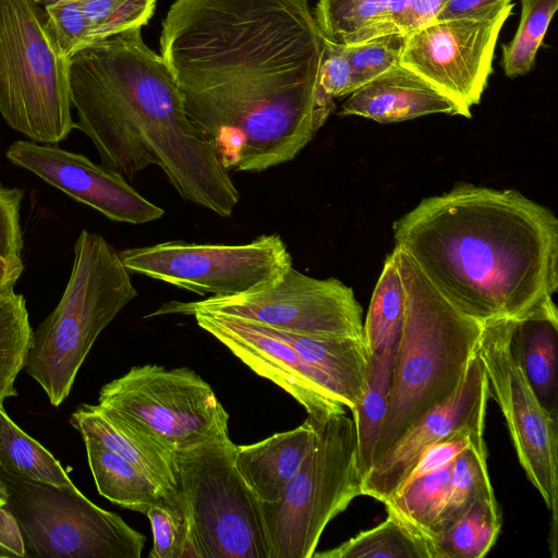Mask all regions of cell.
<instances>
[{
    "label": "cell",
    "mask_w": 558,
    "mask_h": 558,
    "mask_svg": "<svg viewBox=\"0 0 558 558\" xmlns=\"http://www.w3.org/2000/svg\"><path fill=\"white\" fill-rule=\"evenodd\" d=\"M324 47L310 0H174L159 36L187 118L240 172L293 160L325 124Z\"/></svg>",
    "instance_id": "1"
},
{
    "label": "cell",
    "mask_w": 558,
    "mask_h": 558,
    "mask_svg": "<svg viewBox=\"0 0 558 558\" xmlns=\"http://www.w3.org/2000/svg\"><path fill=\"white\" fill-rule=\"evenodd\" d=\"M405 253L456 307L482 322L521 319L558 288V219L520 192L460 184L392 225Z\"/></svg>",
    "instance_id": "2"
},
{
    "label": "cell",
    "mask_w": 558,
    "mask_h": 558,
    "mask_svg": "<svg viewBox=\"0 0 558 558\" xmlns=\"http://www.w3.org/2000/svg\"><path fill=\"white\" fill-rule=\"evenodd\" d=\"M76 128L106 168L128 181L159 167L185 201L229 217L240 193L211 145L187 118L163 58L129 29L70 58Z\"/></svg>",
    "instance_id": "3"
},
{
    "label": "cell",
    "mask_w": 558,
    "mask_h": 558,
    "mask_svg": "<svg viewBox=\"0 0 558 558\" xmlns=\"http://www.w3.org/2000/svg\"><path fill=\"white\" fill-rule=\"evenodd\" d=\"M393 250L405 289V312L373 464L421 416L456 392L476 355L484 326L450 303L405 253Z\"/></svg>",
    "instance_id": "4"
},
{
    "label": "cell",
    "mask_w": 558,
    "mask_h": 558,
    "mask_svg": "<svg viewBox=\"0 0 558 558\" xmlns=\"http://www.w3.org/2000/svg\"><path fill=\"white\" fill-rule=\"evenodd\" d=\"M136 296L118 251L100 234L83 230L64 292L33 331L23 367L52 405L66 399L97 337Z\"/></svg>",
    "instance_id": "5"
},
{
    "label": "cell",
    "mask_w": 558,
    "mask_h": 558,
    "mask_svg": "<svg viewBox=\"0 0 558 558\" xmlns=\"http://www.w3.org/2000/svg\"><path fill=\"white\" fill-rule=\"evenodd\" d=\"M70 59L36 0H0V116L28 140L57 145L72 118Z\"/></svg>",
    "instance_id": "6"
},
{
    "label": "cell",
    "mask_w": 558,
    "mask_h": 558,
    "mask_svg": "<svg viewBox=\"0 0 558 558\" xmlns=\"http://www.w3.org/2000/svg\"><path fill=\"white\" fill-rule=\"evenodd\" d=\"M229 414L211 434L174 451L197 558H269L259 501L234 464Z\"/></svg>",
    "instance_id": "7"
},
{
    "label": "cell",
    "mask_w": 558,
    "mask_h": 558,
    "mask_svg": "<svg viewBox=\"0 0 558 558\" xmlns=\"http://www.w3.org/2000/svg\"><path fill=\"white\" fill-rule=\"evenodd\" d=\"M353 420L317 425L313 448L280 500L259 502L269 558H312L327 524L362 495Z\"/></svg>",
    "instance_id": "8"
},
{
    "label": "cell",
    "mask_w": 558,
    "mask_h": 558,
    "mask_svg": "<svg viewBox=\"0 0 558 558\" xmlns=\"http://www.w3.org/2000/svg\"><path fill=\"white\" fill-rule=\"evenodd\" d=\"M0 498L20 529L24 558H140L145 547V535L73 484L39 482L0 465Z\"/></svg>",
    "instance_id": "9"
},
{
    "label": "cell",
    "mask_w": 558,
    "mask_h": 558,
    "mask_svg": "<svg viewBox=\"0 0 558 558\" xmlns=\"http://www.w3.org/2000/svg\"><path fill=\"white\" fill-rule=\"evenodd\" d=\"M513 319L485 322L476 354L486 373L489 397L507 423L519 462L549 511L548 544L557 555L558 417L538 400L512 349Z\"/></svg>",
    "instance_id": "10"
},
{
    "label": "cell",
    "mask_w": 558,
    "mask_h": 558,
    "mask_svg": "<svg viewBox=\"0 0 558 558\" xmlns=\"http://www.w3.org/2000/svg\"><path fill=\"white\" fill-rule=\"evenodd\" d=\"M217 314L320 338H363L362 306L335 278L317 279L291 266L269 286L202 301H169L145 316Z\"/></svg>",
    "instance_id": "11"
},
{
    "label": "cell",
    "mask_w": 558,
    "mask_h": 558,
    "mask_svg": "<svg viewBox=\"0 0 558 558\" xmlns=\"http://www.w3.org/2000/svg\"><path fill=\"white\" fill-rule=\"evenodd\" d=\"M118 253L130 272L208 298L264 288L292 266L288 247L277 233L264 234L243 244L175 240Z\"/></svg>",
    "instance_id": "12"
},
{
    "label": "cell",
    "mask_w": 558,
    "mask_h": 558,
    "mask_svg": "<svg viewBox=\"0 0 558 558\" xmlns=\"http://www.w3.org/2000/svg\"><path fill=\"white\" fill-rule=\"evenodd\" d=\"M98 405L138 425L172 450L208 437L228 413L210 385L187 367L133 366L99 391Z\"/></svg>",
    "instance_id": "13"
},
{
    "label": "cell",
    "mask_w": 558,
    "mask_h": 558,
    "mask_svg": "<svg viewBox=\"0 0 558 558\" xmlns=\"http://www.w3.org/2000/svg\"><path fill=\"white\" fill-rule=\"evenodd\" d=\"M512 9L494 19L434 21L405 36L400 64L471 118L493 71L499 33Z\"/></svg>",
    "instance_id": "14"
},
{
    "label": "cell",
    "mask_w": 558,
    "mask_h": 558,
    "mask_svg": "<svg viewBox=\"0 0 558 558\" xmlns=\"http://www.w3.org/2000/svg\"><path fill=\"white\" fill-rule=\"evenodd\" d=\"M5 156L11 163L31 171L112 221L142 225L158 220L165 214L120 173L82 154L20 140L9 146Z\"/></svg>",
    "instance_id": "15"
},
{
    "label": "cell",
    "mask_w": 558,
    "mask_h": 558,
    "mask_svg": "<svg viewBox=\"0 0 558 558\" xmlns=\"http://www.w3.org/2000/svg\"><path fill=\"white\" fill-rule=\"evenodd\" d=\"M193 316L252 371L293 397L316 425L345 413V407L324 386L317 372L276 329L226 315Z\"/></svg>",
    "instance_id": "16"
},
{
    "label": "cell",
    "mask_w": 558,
    "mask_h": 558,
    "mask_svg": "<svg viewBox=\"0 0 558 558\" xmlns=\"http://www.w3.org/2000/svg\"><path fill=\"white\" fill-rule=\"evenodd\" d=\"M488 398L486 373L476 354L456 392L421 416L371 466L362 480V495L385 502L399 489L426 447L460 429L484 430Z\"/></svg>",
    "instance_id": "17"
},
{
    "label": "cell",
    "mask_w": 558,
    "mask_h": 558,
    "mask_svg": "<svg viewBox=\"0 0 558 558\" xmlns=\"http://www.w3.org/2000/svg\"><path fill=\"white\" fill-rule=\"evenodd\" d=\"M433 113L460 116L451 100L418 75L398 64L351 93L339 114L391 123Z\"/></svg>",
    "instance_id": "18"
},
{
    "label": "cell",
    "mask_w": 558,
    "mask_h": 558,
    "mask_svg": "<svg viewBox=\"0 0 558 558\" xmlns=\"http://www.w3.org/2000/svg\"><path fill=\"white\" fill-rule=\"evenodd\" d=\"M71 424L135 465L167 492L178 490L174 450L138 425L97 405L82 404L71 415Z\"/></svg>",
    "instance_id": "19"
},
{
    "label": "cell",
    "mask_w": 558,
    "mask_h": 558,
    "mask_svg": "<svg viewBox=\"0 0 558 558\" xmlns=\"http://www.w3.org/2000/svg\"><path fill=\"white\" fill-rule=\"evenodd\" d=\"M317 425L307 417L298 427L258 442L236 445L234 464L259 502L281 499L314 446Z\"/></svg>",
    "instance_id": "20"
},
{
    "label": "cell",
    "mask_w": 558,
    "mask_h": 558,
    "mask_svg": "<svg viewBox=\"0 0 558 558\" xmlns=\"http://www.w3.org/2000/svg\"><path fill=\"white\" fill-rule=\"evenodd\" d=\"M276 330L317 372L324 386L345 408L356 407L371 368L364 338H320Z\"/></svg>",
    "instance_id": "21"
},
{
    "label": "cell",
    "mask_w": 558,
    "mask_h": 558,
    "mask_svg": "<svg viewBox=\"0 0 558 558\" xmlns=\"http://www.w3.org/2000/svg\"><path fill=\"white\" fill-rule=\"evenodd\" d=\"M558 311L549 300L524 318L513 320L511 344L541 403L557 412Z\"/></svg>",
    "instance_id": "22"
},
{
    "label": "cell",
    "mask_w": 558,
    "mask_h": 558,
    "mask_svg": "<svg viewBox=\"0 0 558 558\" xmlns=\"http://www.w3.org/2000/svg\"><path fill=\"white\" fill-rule=\"evenodd\" d=\"M83 440L97 490L111 502L145 514L170 494L98 441L87 436H83Z\"/></svg>",
    "instance_id": "23"
},
{
    "label": "cell",
    "mask_w": 558,
    "mask_h": 558,
    "mask_svg": "<svg viewBox=\"0 0 558 558\" xmlns=\"http://www.w3.org/2000/svg\"><path fill=\"white\" fill-rule=\"evenodd\" d=\"M398 339L371 355V368L364 392L354 409L356 460L362 480L369 471L375 447L385 420L390 391L392 362Z\"/></svg>",
    "instance_id": "24"
},
{
    "label": "cell",
    "mask_w": 558,
    "mask_h": 558,
    "mask_svg": "<svg viewBox=\"0 0 558 558\" xmlns=\"http://www.w3.org/2000/svg\"><path fill=\"white\" fill-rule=\"evenodd\" d=\"M388 4L389 0H317L313 14L325 39L350 46L397 33Z\"/></svg>",
    "instance_id": "25"
},
{
    "label": "cell",
    "mask_w": 558,
    "mask_h": 558,
    "mask_svg": "<svg viewBox=\"0 0 558 558\" xmlns=\"http://www.w3.org/2000/svg\"><path fill=\"white\" fill-rule=\"evenodd\" d=\"M493 495L484 434L477 435L452 461L447 500L434 523L430 543L457 523L476 500Z\"/></svg>",
    "instance_id": "26"
},
{
    "label": "cell",
    "mask_w": 558,
    "mask_h": 558,
    "mask_svg": "<svg viewBox=\"0 0 558 558\" xmlns=\"http://www.w3.org/2000/svg\"><path fill=\"white\" fill-rule=\"evenodd\" d=\"M451 466L452 461L405 484L384 502L388 514L401 521L428 546L434 523L447 500Z\"/></svg>",
    "instance_id": "27"
},
{
    "label": "cell",
    "mask_w": 558,
    "mask_h": 558,
    "mask_svg": "<svg viewBox=\"0 0 558 558\" xmlns=\"http://www.w3.org/2000/svg\"><path fill=\"white\" fill-rule=\"evenodd\" d=\"M501 523L495 495L481 498L430 543L432 558H482L495 545Z\"/></svg>",
    "instance_id": "28"
},
{
    "label": "cell",
    "mask_w": 558,
    "mask_h": 558,
    "mask_svg": "<svg viewBox=\"0 0 558 558\" xmlns=\"http://www.w3.org/2000/svg\"><path fill=\"white\" fill-rule=\"evenodd\" d=\"M315 558H432L428 544L388 514L378 525L362 531Z\"/></svg>",
    "instance_id": "29"
},
{
    "label": "cell",
    "mask_w": 558,
    "mask_h": 558,
    "mask_svg": "<svg viewBox=\"0 0 558 558\" xmlns=\"http://www.w3.org/2000/svg\"><path fill=\"white\" fill-rule=\"evenodd\" d=\"M404 312L405 289L393 250L385 260L363 325V338L371 355L399 338Z\"/></svg>",
    "instance_id": "30"
},
{
    "label": "cell",
    "mask_w": 558,
    "mask_h": 558,
    "mask_svg": "<svg viewBox=\"0 0 558 558\" xmlns=\"http://www.w3.org/2000/svg\"><path fill=\"white\" fill-rule=\"evenodd\" d=\"M0 465L5 470L57 486L72 485L58 460L24 433L0 405Z\"/></svg>",
    "instance_id": "31"
},
{
    "label": "cell",
    "mask_w": 558,
    "mask_h": 558,
    "mask_svg": "<svg viewBox=\"0 0 558 558\" xmlns=\"http://www.w3.org/2000/svg\"><path fill=\"white\" fill-rule=\"evenodd\" d=\"M32 336L24 295H0V405L17 395L14 383L24 367Z\"/></svg>",
    "instance_id": "32"
},
{
    "label": "cell",
    "mask_w": 558,
    "mask_h": 558,
    "mask_svg": "<svg viewBox=\"0 0 558 558\" xmlns=\"http://www.w3.org/2000/svg\"><path fill=\"white\" fill-rule=\"evenodd\" d=\"M521 17L513 38L502 45L501 66L505 75L513 78L527 74L534 66L558 0H520Z\"/></svg>",
    "instance_id": "33"
},
{
    "label": "cell",
    "mask_w": 558,
    "mask_h": 558,
    "mask_svg": "<svg viewBox=\"0 0 558 558\" xmlns=\"http://www.w3.org/2000/svg\"><path fill=\"white\" fill-rule=\"evenodd\" d=\"M153 532L149 558H197L181 489L166 495L145 513Z\"/></svg>",
    "instance_id": "34"
},
{
    "label": "cell",
    "mask_w": 558,
    "mask_h": 558,
    "mask_svg": "<svg viewBox=\"0 0 558 558\" xmlns=\"http://www.w3.org/2000/svg\"><path fill=\"white\" fill-rule=\"evenodd\" d=\"M405 36L390 33L364 43L342 46L352 69L355 89L400 64Z\"/></svg>",
    "instance_id": "35"
},
{
    "label": "cell",
    "mask_w": 558,
    "mask_h": 558,
    "mask_svg": "<svg viewBox=\"0 0 558 558\" xmlns=\"http://www.w3.org/2000/svg\"><path fill=\"white\" fill-rule=\"evenodd\" d=\"M44 9L60 49L70 59L86 46L89 31L81 0H58Z\"/></svg>",
    "instance_id": "36"
},
{
    "label": "cell",
    "mask_w": 558,
    "mask_h": 558,
    "mask_svg": "<svg viewBox=\"0 0 558 558\" xmlns=\"http://www.w3.org/2000/svg\"><path fill=\"white\" fill-rule=\"evenodd\" d=\"M354 90L352 69L342 46L325 39L318 77L320 101L335 109L333 99L349 96Z\"/></svg>",
    "instance_id": "37"
},
{
    "label": "cell",
    "mask_w": 558,
    "mask_h": 558,
    "mask_svg": "<svg viewBox=\"0 0 558 558\" xmlns=\"http://www.w3.org/2000/svg\"><path fill=\"white\" fill-rule=\"evenodd\" d=\"M483 434L482 429H460L445 439L429 445L423 450L399 488L450 463L471 445L475 436Z\"/></svg>",
    "instance_id": "38"
},
{
    "label": "cell",
    "mask_w": 558,
    "mask_h": 558,
    "mask_svg": "<svg viewBox=\"0 0 558 558\" xmlns=\"http://www.w3.org/2000/svg\"><path fill=\"white\" fill-rule=\"evenodd\" d=\"M24 191L0 184V255L21 257L24 246L20 223Z\"/></svg>",
    "instance_id": "39"
},
{
    "label": "cell",
    "mask_w": 558,
    "mask_h": 558,
    "mask_svg": "<svg viewBox=\"0 0 558 558\" xmlns=\"http://www.w3.org/2000/svg\"><path fill=\"white\" fill-rule=\"evenodd\" d=\"M447 0H389L391 23L404 36L435 21Z\"/></svg>",
    "instance_id": "40"
},
{
    "label": "cell",
    "mask_w": 558,
    "mask_h": 558,
    "mask_svg": "<svg viewBox=\"0 0 558 558\" xmlns=\"http://www.w3.org/2000/svg\"><path fill=\"white\" fill-rule=\"evenodd\" d=\"M512 8V0H447L435 21L494 19Z\"/></svg>",
    "instance_id": "41"
},
{
    "label": "cell",
    "mask_w": 558,
    "mask_h": 558,
    "mask_svg": "<svg viewBox=\"0 0 558 558\" xmlns=\"http://www.w3.org/2000/svg\"><path fill=\"white\" fill-rule=\"evenodd\" d=\"M141 0H81L82 10L87 21L89 36L114 15L129 17L135 13ZM85 46V47H86Z\"/></svg>",
    "instance_id": "42"
},
{
    "label": "cell",
    "mask_w": 558,
    "mask_h": 558,
    "mask_svg": "<svg viewBox=\"0 0 558 558\" xmlns=\"http://www.w3.org/2000/svg\"><path fill=\"white\" fill-rule=\"evenodd\" d=\"M0 546L12 557H25L22 534L13 515L0 504Z\"/></svg>",
    "instance_id": "43"
},
{
    "label": "cell",
    "mask_w": 558,
    "mask_h": 558,
    "mask_svg": "<svg viewBox=\"0 0 558 558\" xmlns=\"http://www.w3.org/2000/svg\"><path fill=\"white\" fill-rule=\"evenodd\" d=\"M24 270L21 257H3L0 255V295L14 292V287Z\"/></svg>",
    "instance_id": "44"
},
{
    "label": "cell",
    "mask_w": 558,
    "mask_h": 558,
    "mask_svg": "<svg viewBox=\"0 0 558 558\" xmlns=\"http://www.w3.org/2000/svg\"><path fill=\"white\" fill-rule=\"evenodd\" d=\"M0 557L13 558L12 555L0 546Z\"/></svg>",
    "instance_id": "45"
},
{
    "label": "cell",
    "mask_w": 558,
    "mask_h": 558,
    "mask_svg": "<svg viewBox=\"0 0 558 558\" xmlns=\"http://www.w3.org/2000/svg\"><path fill=\"white\" fill-rule=\"evenodd\" d=\"M38 3L40 4H46V3H50V2H54V1H58V0H36Z\"/></svg>",
    "instance_id": "46"
},
{
    "label": "cell",
    "mask_w": 558,
    "mask_h": 558,
    "mask_svg": "<svg viewBox=\"0 0 558 558\" xmlns=\"http://www.w3.org/2000/svg\"><path fill=\"white\" fill-rule=\"evenodd\" d=\"M3 502L2 499L0 498V504Z\"/></svg>",
    "instance_id": "47"
}]
</instances>
